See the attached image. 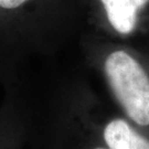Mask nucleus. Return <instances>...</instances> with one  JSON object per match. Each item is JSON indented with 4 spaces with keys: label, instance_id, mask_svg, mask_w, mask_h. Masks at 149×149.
<instances>
[{
    "label": "nucleus",
    "instance_id": "5",
    "mask_svg": "<svg viewBox=\"0 0 149 149\" xmlns=\"http://www.w3.org/2000/svg\"><path fill=\"white\" fill-rule=\"evenodd\" d=\"M147 43H148V47H147V48L149 49V38H148V39H147Z\"/></svg>",
    "mask_w": 149,
    "mask_h": 149
},
{
    "label": "nucleus",
    "instance_id": "3",
    "mask_svg": "<svg viewBox=\"0 0 149 149\" xmlns=\"http://www.w3.org/2000/svg\"><path fill=\"white\" fill-rule=\"evenodd\" d=\"M100 21L119 39L149 38V0H96Z\"/></svg>",
    "mask_w": 149,
    "mask_h": 149
},
{
    "label": "nucleus",
    "instance_id": "1",
    "mask_svg": "<svg viewBox=\"0 0 149 149\" xmlns=\"http://www.w3.org/2000/svg\"><path fill=\"white\" fill-rule=\"evenodd\" d=\"M95 62L122 114L136 127L149 129V49L98 42Z\"/></svg>",
    "mask_w": 149,
    "mask_h": 149
},
{
    "label": "nucleus",
    "instance_id": "4",
    "mask_svg": "<svg viewBox=\"0 0 149 149\" xmlns=\"http://www.w3.org/2000/svg\"><path fill=\"white\" fill-rule=\"evenodd\" d=\"M29 0H0V9L2 10H15L27 3Z\"/></svg>",
    "mask_w": 149,
    "mask_h": 149
},
{
    "label": "nucleus",
    "instance_id": "2",
    "mask_svg": "<svg viewBox=\"0 0 149 149\" xmlns=\"http://www.w3.org/2000/svg\"><path fill=\"white\" fill-rule=\"evenodd\" d=\"M56 149H149V138L124 115H98L90 106L59 134Z\"/></svg>",
    "mask_w": 149,
    "mask_h": 149
}]
</instances>
